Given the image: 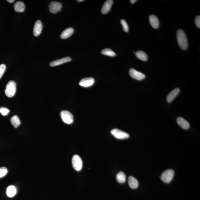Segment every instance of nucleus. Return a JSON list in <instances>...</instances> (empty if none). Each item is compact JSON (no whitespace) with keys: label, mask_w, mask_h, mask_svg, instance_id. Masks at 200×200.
Instances as JSON below:
<instances>
[{"label":"nucleus","mask_w":200,"mask_h":200,"mask_svg":"<svg viewBox=\"0 0 200 200\" xmlns=\"http://www.w3.org/2000/svg\"><path fill=\"white\" fill-rule=\"evenodd\" d=\"M177 38L180 47L182 50H186L188 47L187 38L185 32L182 29L178 30L177 32Z\"/></svg>","instance_id":"obj_1"},{"label":"nucleus","mask_w":200,"mask_h":200,"mask_svg":"<svg viewBox=\"0 0 200 200\" xmlns=\"http://www.w3.org/2000/svg\"><path fill=\"white\" fill-rule=\"evenodd\" d=\"M16 90V83L13 81H10L7 84L5 93L8 97H12L15 94Z\"/></svg>","instance_id":"obj_2"},{"label":"nucleus","mask_w":200,"mask_h":200,"mask_svg":"<svg viewBox=\"0 0 200 200\" xmlns=\"http://www.w3.org/2000/svg\"><path fill=\"white\" fill-rule=\"evenodd\" d=\"M175 175L172 169H168L163 172L161 175V179L165 183H169L172 181Z\"/></svg>","instance_id":"obj_3"},{"label":"nucleus","mask_w":200,"mask_h":200,"mask_svg":"<svg viewBox=\"0 0 200 200\" xmlns=\"http://www.w3.org/2000/svg\"><path fill=\"white\" fill-rule=\"evenodd\" d=\"M60 114L63 122L68 124H71L73 122V116L70 112L64 110L61 112Z\"/></svg>","instance_id":"obj_4"},{"label":"nucleus","mask_w":200,"mask_h":200,"mask_svg":"<svg viewBox=\"0 0 200 200\" xmlns=\"http://www.w3.org/2000/svg\"><path fill=\"white\" fill-rule=\"evenodd\" d=\"M111 133L115 137L118 139H124L129 137V135L128 133L118 129L112 130Z\"/></svg>","instance_id":"obj_5"},{"label":"nucleus","mask_w":200,"mask_h":200,"mask_svg":"<svg viewBox=\"0 0 200 200\" xmlns=\"http://www.w3.org/2000/svg\"><path fill=\"white\" fill-rule=\"evenodd\" d=\"M73 168L77 171H79L82 167V161L80 157L78 155L73 156L72 159Z\"/></svg>","instance_id":"obj_6"},{"label":"nucleus","mask_w":200,"mask_h":200,"mask_svg":"<svg viewBox=\"0 0 200 200\" xmlns=\"http://www.w3.org/2000/svg\"><path fill=\"white\" fill-rule=\"evenodd\" d=\"M129 74L130 76L133 79L138 80V81H141L142 80L145 78V75L142 73L140 72L136 71L135 69L131 68L129 71Z\"/></svg>","instance_id":"obj_7"},{"label":"nucleus","mask_w":200,"mask_h":200,"mask_svg":"<svg viewBox=\"0 0 200 200\" xmlns=\"http://www.w3.org/2000/svg\"><path fill=\"white\" fill-rule=\"evenodd\" d=\"M62 4L57 2H52L49 5V7L50 12L56 13L61 11Z\"/></svg>","instance_id":"obj_8"},{"label":"nucleus","mask_w":200,"mask_h":200,"mask_svg":"<svg viewBox=\"0 0 200 200\" xmlns=\"http://www.w3.org/2000/svg\"><path fill=\"white\" fill-rule=\"evenodd\" d=\"M95 83V79L92 78H86L80 81L79 85L83 87H89L92 86Z\"/></svg>","instance_id":"obj_9"},{"label":"nucleus","mask_w":200,"mask_h":200,"mask_svg":"<svg viewBox=\"0 0 200 200\" xmlns=\"http://www.w3.org/2000/svg\"><path fill=\"white\" fill-rule=\"evenodd\" d=\"M43 28L42 23L40 20H38L34 25L33 28V33L35 36H39L42 31Z\"/></svg>","instance_id":"obj_10"},{"label":"nucleus","mask_w":200,"mask_h":200,"mask_svg":"<svg viewBox=\"0 0 200 200\" xmlns=\"http://www.w3.org/2000/svg\"><path fill=\"white\" fill-rule=\"evenodd\" d=\"M72 61V59L70 57H66L63 58L62 59L56 60L51 62L50 63V65L51 66L53 67L59 65L63 64V63L66 62H69Z\"/></svg>","instance_id":"obj_11"},{"label":"nucleus","mask_w":200,"mask_h":200,"mask_svg":"<svg viewBox=\"0 0 200 200\" xmlns=\"http://www.w3.org/2000/svg\"><path fill=\"white\" fill-rule=\"evenodd\" d=\"M113 2L112 0H108L105 2L101 9V12L103 14H106L111 10Z\"/></svg>","instance_id":"obj_12"},{"label":"nucleus","mask_w":200,"mask_h":200,"mask_svg":"<svg viewBox=\"0 0 200 200\" xmlns=\"http://www.w3.org/2000/svg\"><path fill=\"white\" fill-rule=\"evenodd\" d=\"M180 91V89L179 88H176L172 90L167 97L166 100L168 102L170 103L173 101L177 96L179 94Z\"/></svg>","instance_id":"obj_13"},{"label":"nucleus","mask_w":200,"mask_h":200,"mask_svg":"<svg viewBox=\"0 0 200 200\" xmlns=\"http://www.w3.org/2000/svg\"><path fill=\"white\" fill-rule=\"evenodd\" d=\"M177 122L179 125L183 129H188L190 127V124L184 118L179 117L177 119Z\"/></svg>","instance_id":"obj_14"},{"label":"nucleus","mask_w":200,"mask_h":200,"mask_svg":"<svg viewBox=\"0 0 200 200\" xmlns=\"http://www.w3.org/2000/svg\"><path fill=\"white\" fill-rule=\"evenodd\" d=\"M149 21L152 26L154 29H157L159 26V20L155 15H152L149 16Z\"/></svg>","instance_id":"obj_15"},{"label":"nucleus","mask_w":200,"mask_h":200,"mask_svg":"<svg viewBox=\"0 0 200 200\" xmlns=\"http://www.w3.org/2000/svg\"><path fill=\"white\" fill-rule=\"evenodd\" d=\"M74 31V29L73 28H67L62 33L61 35V38L62 39H66L69 38L73 34Z\"/></svg>","instance_id":"obj_16"},{"label":"nucleus","mask_w":200,"mask_h":200,"mask_svg":"<svg viewBox=\"0 0 200 200\" xmlns=\"http://www.w3.org/2000/svg\"><path fill=\"white\" fill-rule=\"evenodd\" d=\"M25 8L24 3L21 1L17 2L14 5L15 11L16 12H23L25 11Z\"/></svg>","instance_id":"obj_17"},{"label":"nucleus","mask_w":200,"mask_h":200,"mask_svg":"<svg viewBox=\"0 0 200 200\" xmlns=\"http://www.w3.org/2000/svg\"><path fill=\"white\" fill-rule=\"evenodd\" d=\"M128 183L132 189H135L138 187L139 182L136 178L133 176H130L128 178Z\"/></svg>","instance_id":"obj_18"},{"label":"nucleus","mask_w":200,"mask_h":200,"mask_svg":"<svg viewBox=\"0 0 200 200\" xmlns=\"http://www.w3.org/2000/svg\"><path fill=\"white\" fill-rule=\"evenodd\" d=\"M16 188L14 186H10L7 188L6 194L8 197L12 198L16 195Z\"/></svg>","instance_id":"obj_19"},{"label":"nucleus","mask_w":200,"mask_h":200,"mask_svg":"<svg viewBox=\"0 0 200 200\" xmlns=\"http://www.w3.org/2000/svg\"><path fill=\"white\" fill-rule=\"evenodd\" d=\"M136 56L138 59L143 61H146L148 59V57L146 53L144 52L139 51L135 53Z\"/></svg>","instance_id":"obj_20"},{"label":"nucleus","mask_w":200,"mask_h":200,"mask_svg":"<svg viewBox=\"0 0 200 200\" xmlns=\"http://www.w3.org/2000/svg\"><path fill=\"white\" fill-rule=\"evenodd\" d=\"M116 178L118 182L124 183L126 181V176L125 173L122 171L120 172L116 175Z\"/></svg>","instance_id":"obj_21"},{"label":"nucleus","mask_w":200,"mask_h":200,"mask_svg":"<svg viewBox=\"0 0 200 200\" xmlns=\"http://www.w3.org/2000/svg\"><path fill=\"white\" fill-rule=\"evenodd\" d=\"M11 122L14 127L18 128L21 124V121L19 117L17 115H14L11 118Z\"/></svg>","instance_id":"obj_22"},{"label":"nucleus","mask_w":200,"mask_h":200,"mask_svg":"<svg viewBox=\"0 0 200 200\" xmlns=\"http://www.w3.org/2000/svg\"><path fill=\"white\" fill-rule=\"evenodd\" d=\"M101 53L103 55L111 57H114L116 55L115 53L112 50L109 49V48H106V49H103L101 51Z\"/></svg>","instance_id":"obj_23"},{"label":"nucleus","mask_w":200,"mask_h":200,"mask_svg":"<svg viewBox=\"0 0 200 200\" xmlns=\"http://www.w3.org/2000/svg\"><path fill=\"white\" fill-rule=\"evenodd\" d=\"M121 23L122 26L123 31L125 32H128V31H129V27H128V25L126 21L124 19H121Z\"/></svg>","instance_id":"obj_24"},{"label":"nucleus","mask_w":200,"mask_h":200,"mask_svg":"<svg viewBox=\"0 0 200 200\" xmlns=\"http://www.w3.org/2000/svg\"><path fill=\"white\" fill-rule=\"evenodd\" d=\"M8 173V170L5 167L0 168V178L6 175Z\"/></svg>","instance_id":"obj_25"},{"label":"nucleus","mask_w":200,"mask_h":200,"mask_svg":"<svg viewBox=\"0 0 200 200\" xmlns=\"http://www.w3.org/2000/svg\"><path fill=\"white\" fill-rule=\"evenodd\" d=\"M9 112V110L7 108L2 107L0 108V113L3 116H6Z\"/></svg>","instance_id":"obj_26"},{"label":"nucleus","mask_w":200,"mask_h":200,"mask_svg":"<svg viewBox=\"0 0 200 200\" xmlns=\"http://www.w3.org/2000/svg\"><path fill=\"white\" fill-rule=\"evenodd\" d=\"M6 69L5 65L2 64L0 65V79L2 77L3 75L4 74Z\"/></svg>","instance_id":"obj_27"},{"label":"nucleus","mask_w":200,"mask_h":200,"mask_svg":"<svg viewBox=\"0 0 200 200\" xmlns=\"http://www.w3.org/2000/svg\"><path fill=\"white\" fill-rule=\"evenodd\" d=\"M195 21L196 26L198 28H200V16H197L195 19Z\"/></svg>","instance_id":"obj_28"},{"label":"nucleus","mask_w":200,"mask_h":200,"mask_svg":"<svg viewBox=\"0 0 200 200\" xmlns=\"http://www.w3.org/2000/svg\"><path fill=\"white\" fill-rule=\"evenodd\" d=\"M136 1H137L136 0H131V1H130V2H131L132 4H133V3H135Z\"/></svg>","instance_id":"obj_29"},{"label":"nucleus","mask_w":200,"mask_h":200,"mask_svg":"<svg viewBox=\"0 0 200 200\" xmlns=\"http://www.w3.org/2000/svg\"><path fill=\"white\" fill-rule=\"evenodd\" d=\"M7 1L10 3H12L15 1L14 0H8Z\"/></svg>","instance_id":"obj_30"},{"label":"nucleus","mask_w":200,"mask_h":200,"mask_svg":"<svg viewBox=\"0 0 200 200\" xmlns=\"http://www.w3.org/2000/svg\"><path fill=\"white\" fill-rule=\"evenodd\" d=\"M83 1H84L83 0H78V1H77L79 2H83Z\"/></svg>","instance_id":"obj_31"}]
</instances>
